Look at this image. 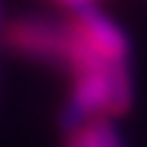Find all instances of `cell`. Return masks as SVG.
Masks as SVG:
<instances>
[{
    "label": "cell",
    "mask_w": 147,
    "mask_h": 147,
    "mask_svg": "<svg viewBox=\"0 0 147 147\" xmlns=\"http://www.w3.org/2000/svg\"><path fill=\"white\" fill-rule=\"evenodd\" d=\"M62 35H65L62 20L25 15L15 18L5 28V45L23 57L57 65L62 53Z\"/></svg>",
    "instance_id": "1"
},
{
    "label": "cell",
    "mask_w": 147,
    "mask_h": 147,
    "mask_svg": "<svg viewBox=\"0 0 147 147\" xmlns=\"http://www.w3.org/2000/svg\"><path fill=\"white\" fill-rule=\"evenodd\" d=\"M65 147H125L110 120H87L67 130Z\"/></svg>",
    "instance_id": "2"
},
{
    "label": "cell",
    "mask_w": 147,
    "mask_h": 147,
    "mask_svg": "<svg viewBox=\"0 0 147 147\" xmlns=\"http://www.w3.org/2000/svg\"><path fill=\"white\" fill-rule=\"evenodd\" d=\"M60 5H65V8L75 10V8H85V5H92L95 0H57Z\"/></svg>",
    "instance_id": "3"
}]
</instances>
